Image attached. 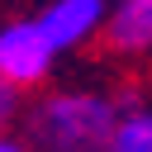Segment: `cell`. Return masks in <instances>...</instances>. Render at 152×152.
I'll list each match as a JSON object with an SVG mask.
<instances>
[{"label": "cell", "mask_w": 152, "mask_h": 152, "mask_svg": "<svg viewBox=\"0 0 152 152\" xmlns=\"http://www.w3.org/2000/svg\"><path fill=\"white\" fill-rule=\"evenodd\" d=\"M119 124V104L104 95H52L33 109L28 133L43 152H109Z\"/></svg>", "instance_id": "1"}, {"label": "cell", "mask_w": 152, "mask_h": 152, "mask_svg": "<svg viewBox=\"0 0 152 152\" xmlns=\"http://www.w3.org/2000/svg\"><path fill=\"white\" fill-rule=\"evenodd\" d=\"M52 57H57V48L48 43L38 19H14L0 28V81L5 86H14V90L38 86L52 71Z\"/></svg>", "instance_id": "2"}, {"label": "cell", "mask_w": 152, "mask_h": 152, "mask_svg": "<svg viewBox=\"0 0 152 152\" xmlns=\"http://www.w3.org/2000/svg\"><path fill=\"white\" fill-rule=\"evenodd\" d=\"M48 43L62 52V48H81L90 33H100V24H109V5L104 0H52L43 14H38Z\"/></svg>", "instance_id": "3"}, {"label": "cell", "mask_w": 152, "mask_h": 152, "mask_svg": "<svg viewBox=\"0 0 152 152\" xmlns=\"http://www.w3.org/2000/svg\"><path fill=\"white\" fill-rule=\"evenodd\" d=\"M104 38H109V48H119V52L152 48V0H119V5L109 10Z\"/></svg>", "instance_id": "4"}, {"label": "cell", "mask_w": 152, "mask_h": 152, "mask_svg": "<svg viewBox=\"0 0 152 152\" xmlns=\"http://www.w3.org/2000/svg\"><path fill=\"white\" fill-rule=\"evenodd\" d=\"M109 152H152V114H142V109L138 114H124Z\"/></svg>", "instance_id": "5"}, {"label": "cell", "mask_w": 152, "mask_h": 152, "mask_svg": "<svg viewBox=\"0 0 152 152\" xmlns=\"http://www.w3.org/2000/svg\"><path fill=\"white\" fill-rule=\"evenodd\" d=\"M14 109H19V90H14V86H5V81H0V124H5V119H10V114H14Z\"/></svg>", "instance_id": "6"}, {"label": "cell", "mask_w": 152, "mask_h": 152, "mask_svg": "<svg viewBox=\"0 0 152 152\" xmlns=\"http://www.w3.org/2000/svg\"><path fill=\"white\" fill-rule=\"evenodd\" d=\"M0 152H28L24 142H14V138H0Z\"/></svg>", "instance_id": "7"}]
</instances>
